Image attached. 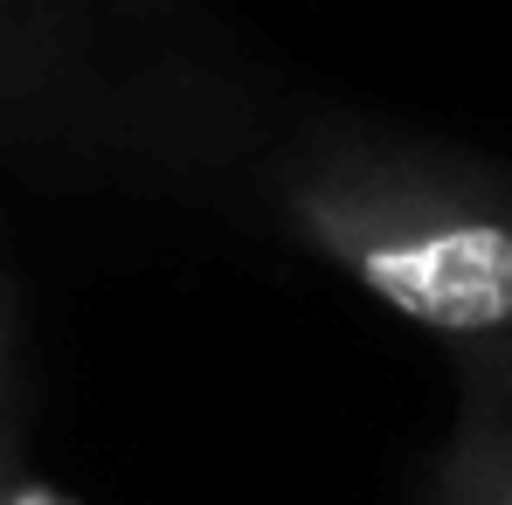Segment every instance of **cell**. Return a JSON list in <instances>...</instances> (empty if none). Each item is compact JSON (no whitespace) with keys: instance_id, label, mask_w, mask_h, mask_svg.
Returning <instances> with one entry per match:
<instances>
[{"instance_id":"cell-1","label":"cell","mask_w":512,"mask_h":505,"mask_svg":"<svg viewBox=\"0 0 512 505\" xmlns=\"http://www.w3.org/2000/svg\"><path fill=\"white\" fill-rule=\"evenodd\" d=\"M291 236L450 346L512 333V194L429 160L333 153L284 180Z\"/></svg>"},{"instance_id":"cell-2","label":"cell","mask_w":512,"mask_h":505,"mask_svg":"<svg viewBox=\"0 0 512 505\" xmlns=\"http://www.w3.org/2000/svg\"><path fill=\"white\" fill-rule=\"evenodd\" d=\"M118 14H132V0H0V104L63 111V125H70V111L97 97L118 132L153 146L146 125L125 118V90L104 84V70L90 56V35Z\"/></svg>"},{"instance_id":"cell-3","label":"cell","mask_w":512,"mask_h":505,"mask_svg":"<svg viewBox=\"0 0 512 505\" xmlns=\"http://www.w3.org/2000/svg\"><path fill=\"white\" fill-rule=\"evenodd\" d=\"M436 505H512V333L457 346V422Z\"/></svg>"}]
</instances>
